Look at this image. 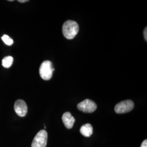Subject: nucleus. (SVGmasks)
<instances>
[{
  "label": "nucleus",
  "instance_id": "1",
  "mask_svg": "<svg viewBox=\"0 0 147 147\" xmlns=\"http://www.w3.org/2000/svg\"><path fill=\"white\" fill-rule=\"evenodd\" d=\"M79 31L78 24L73 20L65 21L62 27V32L65 38L73 39L77 35Z\"/></svg>",
  "mask_w": 147,
  "mask_h": 147
},
{
  "label": "nucleus",
  "instance_id": "2",
  "mask_svg": "<svg viewBox=\"0 0 147 147\" xmlns=\"http://www.w3.org/2000/svg\"><path fill=\"white\" fill-rule=\"evenodd\" d=\"M54 70L55 69L53 68L52 62L50 61H45L40 65L39 74L43 80L47 81L51 79Z\"/></svg>",
  "mask_w": 147,
  "mask_h": 147
},
{
  "label": "nucleus",
  "instance_id": "3",
  "mask_svg": "<svg viewBox=\"0 0 147 147\" xmlns=\"http://www.w3.org/2000/svg\"><path fill=\"white\" fill-rule=\"evenodd\" d=\"M47 141V132L45 130H42L34 137L31 147H46Z\"/></svg>",
  "mask_w": 147,
  "mask_h": 147
},
{
  "label": "nucleus",
  "instance_id": "4",
  "mask_svg": "<svg viewBox=\"0 0 147 147\" xmlns=\"http://www.w3.org/2000/svg\"><path fill=\"white\" fill-rule=\"evenodd\" d=\"M134 108V102L131 100H126L118 103L115 107V111L117 113L122 114L130 112Z\"/></svg>",
  "mask_w": 147,
  "mask_h": 147
},
{
  "label": "nucleus",
  "instance_id": "5",
  "mask_svg": "<svg viewBox=\"0 0 147 147\" xmlns=\"http://www.w3.org/2000/svg\"><path fill=\"white\" fill-rule=\"evenodd\" d=\"M77 107L79 110L84 113H92L96 110L97 105L92 100L87 99L80 102Z\"/></svg>",
  "mask_w": 147,
  "mask_h": 147
},
{
  "label": "nucleus",
  "instance_id": "6",
  "mask_svg": "<svg viewBox=\"0 0 147 147\" xmlns=\"http://www.w3.org/2000/svg\"><path fill=\"white\" fill-rule=\"evenodd\" d=\"M14 110L16 113L20 117H25L27 113V106L24 100H16L14 104Z\"/></svg>",
  "mask_w": 147,
  "mask_h": 147
},
{
  "label": "nucleus",
  "instance_id": "7",
  "mask_svg": "<svg viewBox=\"0 0 147 147\" xmlns=\"http://www.w3.org/2000/svg\"><path fill=\"white\" fill-rule=\"evenodd\" d=\"M62 119L64 125L67 129H70L73 127L75 119L70 112H65L62 116Z\"/></svg>",
  "mask_w": 147,
  "mask_h": 147
},
{
  "label": "nucleus",
  "instance_id": "8",
  "mask_svg": "<svg viewBox=\"0 0 147 147\" xmlns=\"http://www.w3.org/2000/svg\"><path fill=\"white\" fill-rule=\"evenodd\" d=\"M80 131L83 136L86 137H89L92 135L93 129L91 124H86L81 127Z\"/></svg>",
  "mask_w": 147,
  "mask_h": 147
},
{
  "label": "nucleus",
  "instance_id": "9",
  "mask_svg": "<svg viewBox=\"0 0 147 147\" xmlns=\"http://www.w3.org/2000/svg\"><path fill=\"white\" fill-rule=\"evenodd\" d=\"M13 61H14V59L11 56H9L5 57L2 59V66L5 68H10L13 63Z\"/></svg>",
  "mask_w": 147,
  "mask_h": 147
},
{
  "label": "nucleus",
  "instance_id": "10",
  "mask_svg": "<svg viewBox=\"0 0 147 147\" xmlns=\"http://www.w3.org/2000/svg\"><path fill=\"white\" fill-rule=\"evenodd\" d=\"M1 38H2V40H3V42H5L7 45L11 46L14 42L13 40L11 38V37H9L8 36H7L6 34H4Z\"/></svg>",
  "mask_w": 147,
  "mask_h": 147
},
{
  "label": "nucleus",
  "instance_id": "11",
  "mask_svg": "<svg viewBox=\"0 0 147 147\" xmlns=\"http://www.w3.org/2000/svg\"><path fill=\"white\" fill-rule=\"evenodd\" d=\"M147 27H146L145 28H144V39L146 40V41H147Z\"/></svg>",
  "mask_w": 147,
  "mask_h": 147
},
{
  "label": "nucleus",
  "instance_id": "12",
  "mask_svg": "<svg viewBox=\"0 0 147 147\" xmlns=\"http://www.w3.org/2000/svg\"><path fill=\"white\" fill-rule=\"evenodd\" d=\"M140 147H147V140H145L143 142H142V144Z\"/></svg>",
  "mask_w": 147,
  "mask_h": 147
},
{
  "label": "nucleus",
  "instance_id": "13",
  "mask_svg": "<svg viewBox=\"0 0 147 147\" xmlns=\"http://www.w3.org/2000/svg\"><path fill=\"white\" fill-rule=\"evenodd\" d=\"M28 0H18V2H20V3H25L28 2Z\"/></svg>",
  "mask_w": 147,
  "mask_h": 147
},
{
  "label": "nucleus",
  "instance_id": "14",
  "mask_svg": "<svg viewBox=\"0 0 147 147\" xmlns=\"http://www.w3.org/2000/svg\"><path fill=\"white\" fill-rule=\"evenodd\" d=\"M14 0H8V1H11V2H12V1H13Z\"/></svg>",
  "mask_w": 147,
  "mask_h": 147
}]
</instances>
